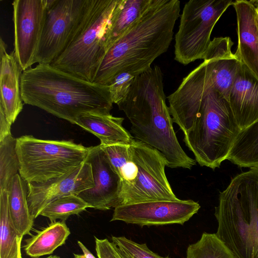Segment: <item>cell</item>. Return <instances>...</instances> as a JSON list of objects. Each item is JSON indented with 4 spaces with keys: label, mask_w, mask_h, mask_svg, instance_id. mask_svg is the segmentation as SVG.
<instances>
[{
    "label": "cell",
    "mask_w": 258,
    "mask_h": 258,
    "mask_svg": "<svg viewBox=\"0 0 258 258\" xmlns=\"http://www.w3.org/2000/svg\"><path fill=\"white\" fill-rule=\"evenodd\" d=\"M138 175L133 186L123 196L121 205L158 200H177L165 173L167 162L157 149L137 140L131 144Z\"/></svg>",
    "instance_id": "9c48e42d"
},
{
    "label": "cell",
    "mask_w": 258,
    "mask_h": 258,
    "mask_svg": "<svg viewBox=\"0 0 258 258\" xmlns=\"http://www.w3.org/2000/svg\"><path fill=\"white\" fill-rule=\"evenodd\" d=\"M233 44L228 37H215L211 40L204 57L211 66V76L214 89L228 101L234 79L241 65L232 53Z\"/></svg>",
    "instance_id": "2e32d148"
},
{
    "label": "cell",
    "mask_w": 258,
    "mask_h": 258,
    "mask_svg": "<svg viewBox=\"0 0 258 258\" xmlns=\"http://www.w3.org/2000/svg\"><path fill=\"white\" fill-rule=\"evenodd\" d=\"M27 186L29 209L34 219L52 201L93 187L91 165L85 162L62 175L42 182L27 183Z\"/></svg>",
    "instance_id": "4fadbf2b"
},
{
    "label": "cell",
    "mask_w": 258,
    "mask_h": 258,
    "mask_svg": "<svg viewBox=\"0 0 258 258\" xmlns=\"http://www.w3.org/2000/svg\"><path fill=\"white\" fill-rule=\"evenodd\" d=\"M227 160L239 167L258 168V122L240 131Z\"/></svg>",
    "instance_id": "cb8c5ba5"
},
{
    "label": "cell",
    "mask_w": 258,
    "mask_h": 258,
    "mask_svg": "<svg viewBox=\"0 0 258 258\" xmlns=\"http://www.w3.org/2000/svg\"><path fill=\"white\" fill-rule=\"evenodd\" d=\"M19 173L27 182L59 176L86 162L89 148L72 141L43 140L32 135L17 138Z\"/></svg>",
    "instance_id": "8992f818"
},
{
    "label": "cell",
    "mask_w": 258,
    "mask_h": 258,
    "mask_svg": "<svg viewBox=\"0 0 258 258\" xmlns=\"http://www.w3.org/2000/svg\"><path fill=\"white\" fill-rule=\"evenodd\" d=\"M74 258H85L83 254H74Z\"/></svg>",
    "instance_id": "d590c367"
},
{
    "label": "cell",
    "mask_w": 258,
    "mask_h": 258,
    "mask_svg": "<svg viewBox=\"0 0 258 258\" xmlns=\"http://www.w3.org/2000/svg\"><path fill=\"white\" fill-rule=\"evenodd\" d=\"M91 206L76 195L58 198L49 203L40 215L48 218L51 222L60 220L66 221L71 215H78Z\"/></svg>",
    "instance_id": "f1b7e54d"
},
{
    "label": "cell",
    "mask_w": 258,
    "mask_h": 258,
    "mask_svg": "<svg viewBox=\"0 0 258 258\" xmlns=\"http://www.w3.org/2000/svg\"><path fill=\"white\" fill-rule=\"evenodd\" d=\"M178 116L191 127L183 141L201 166L215 170L227 160L240 130L228 102L213 88L209 62L204 61L171 94Z\"/></svg>",
    "instance_id": "6da1fadb"
},
{
    "label": "cell",
    "mask_w": 258,
    "mask_h": 258,
    "mask_svg": "<svg viewBox=\"0 0 258 258\" xmlns=\"http://www.w3.org/2000/svg\"><path fill=\"white\" fill-rule=\"evenodd\" d=\"M89 0H47L35 63L50 64L67 47L83 19Z\"/></svg>",
    "instance_id": "ba28073f"
},
{
    "label": "cell",
    "mask_w": 258,
    "mask_h": 258,
    "mask_svg": "<svg viewBox=\"0 0 258 258\" xmlns=\"http://www.w3.org/2000/svg\"><path fill=\"white\" fill-rule=\"evenodd\" d=\"M111 240L119 249L133 258H171L161 256L150 250L146 243H137L125 236H112Z\"/></svg>",
    "instance_id": "f546056e"
},
{
    "label": "cell",
    "mask_w": 258,
    "mask_h": 258,
    "mask_svg": "<svg viewBox=\"0 0 258 258\" xmlns=\"http://www.w3.org/2000/svg\"><path fill=\"white\" fill-rule=\"evenodd\" d=\"M250 230L253 257L258 258V168L240 173L230 181Z\"/></svg>",
    "instance_id": "d6986e66"
},
{
    "label": "cell",
    "mask_w": 258,
    "mask_h": 258,
    "mask_svg": "<svg viewBox=\"0 0 258 258\" xmlns=\"http://www.w3.org/2000/svg\"><path fill=\"white\" fill-rule=\"evenodd\" d=\"M123 120L122 117H115L111 114L91 112L81 114L75 124L97 137L101 146L129 145L134 139L123 126Z\"/></svg>",
    "instance_id": "ffe728a7"
},
{
    "label": "cell",
    "mask_w": 258,
    "mask_h": 258,
    "mask_svg": "<svg viewBox=\"0 0 258 258\" xmlns=\"http://www.w3.org/2000/svg\"><path fill=\"white\" fill-rule=\"evenodd\" d=\"M21 97L72 124L86 112L110 114L113 107L109 85L89 82L53 68L38 64L23 71Z\"/></svg>",
    "instance_id": "277c9868"
},
{
    "label": "cell",
    "mask_w": 258,
    "mask_h": 258,
    "mask_svg": "<svg viewBox=\"0 0 258 258\" xmlns=\"http://www.w3.org/2000/svg\"><path fill=\"white\" fill-rule=\"evenodd\" d=\"M232 5L237 18L238 45L234 53L258 80V14L250 1L237 0Z\"/></svg>",
    "instance_id": "9a60e30c"
},
{
    "label": "cell",
    "mask_w": 258,
    "mask_h": 258,
    "mask_svg": "<svg viewBox=\"0 0 258 258\" xmlns=\"http://www.w3.org/2000/svg\"><path fill=\"white\" fill-rule=\"evenodd\" d=\"M152 0H119L112 15L106 38L107 51L138 21Z\"/></svg>",
    "instance_id": "44dd1931"
},
{
    "label": "cell",
    "mask_w": 258,
    "mask_h": 258,
    "mask_svg": "<svg viewBox=\"0 0 258 258\" xmlns=\"http://www.w3.org/2000/svg\"><path fill=\"white\" fill-rule=\"evenodd\" d=\"M11 125L8 120L3 110L0 109V141L12 134L11 132Z\"/></svg>",
    "instance_id": "d6a6232c"
},
{
    "label": "cell",
    "mask_w": 258,
    "mask_h": 258,
    "mask_svg": "<svg viewBox=\"0 0 258 258\" xmlns=\"http://www.w3.org/2000/svg\"><path fill=\"white\" fill-rule=\"evenodd\" d=\"M16 142L12 134L0 141V191L8 190L12 178L19 171Z\"/></svg>",
    "instance_id": "4316f807"
},
{
    "label": "cell",
    "mask_w": 258,
    "mask_h": 258,
    "mask_svg": "<svg viewBox=\"0 0 258 258\" xmlns=\"http://www.w3.org/2000/svg\"><path fill=\"white\" fill-rule=\"evenodd\" d=\"M166 98L162 71L155 66L135 77L126 97L117 106L130 120L135 138L160 152L168 167L190 169L196 161L177 140Z\"/></svg>",
    "instance_id": "3957f363"
},
{
    "label": "cell",
    "mask_w": 258,
    "mask_h": 258,
    "mask_svg": "<svg viewBox=\"0 0 258 258\" xmlns=\"http://www.w3.org/2000/svg\"><path fill=\"white\" fill-rule=\"evenodd\" d=\"M22 238L11 218L8 190L0 191V258H22Z\"/></svg>",
    "instance_id": "d4e9b609"
},
{
    "label": "cell",
    "mask_w": 258,
    "mask_h": 258,
    "mask_svg": "<svg viewBox=\"0 0 258 258\" xmlns=\"http://www.w3.org/2000/svg\"><path fill=\"white\" fill-rule=\"evenodd\" d=\"M232 0H190L185 3L175 36L174 59L186 65L204 59L213 29Z\"/></svg>",
    "instance_id": "52a82bcc"
},
{
    "label": "cell",
    "mask_w": 258,
    "mask_h": 258,
    "mask_svg": "<svg viewBox=\"0 0 258 258\" xmlns=\"http://www.w3.org/2000/svg\"><path fill=\"white\" fill-rule=\"evenodd\" d=\"M136 76L127 72L116 75L108 84L111 99L117 105L126 97Z\"/></svg>",
    "instance_id": "4dcf8cb0"
},
{
    "label": "cell",
    "mask_w": 258,
    "mask_h": 258,
    "mask_svg": "<svg viewBox=\"0 0 258 258\" xmlns=\"http://www.w3.org/2000/svg\"><path fill=\"white\" fill-rule=\"evenodd\" d=\"M214 215L218 222L216 234L229 249L235 258H254L253 241L235 190L230 182L220 192Z\"/></svg>",
    "instance_id": "7c38bea8"
},
{
    "label": "cell",
    "mask_w": 258,
    "mask_h": 258,
    "mask_svg": "<svg viewBox=\"0 0 258 258\" xmlns=\"http://www.w3.org/2000/svg\"><path fill=\"white\" fill-rule=\"evenodd\" d=\"M119 1L89 0L86 12L75 36L50 65L93 83L107 52V35Z\"/></svg>",
    "instance_id": "5b68a950"
},
{
    "label": "cell",
    "mask_w": 258,
    "mask_h": 258,
    "mask_svg": "<svg viewBox=\"0 0 258 258\" xmlns=\"http://www.w3.org/2000/svg\"><path fill=\"white\" fill-rule=\"evenodd\" d=\"M251 2L254 4V5H258V0H256V1H251Z\"/></svg>",
    "instance_id": "74e56055"
},
{
    "label": "cell",
    "mask_w": 258,
    "mask_h": 258,
    "mask_svg": "<svg viewBox=\"0 0 258 258\" xmlns=\"http://www.w3.org/2000/svg\"><path fill=\"white\" fill-rule=\"evenodd\" d=\"M101 148L121 179V202L123 196L133 186L138 175V168L133 159L131 144L102 146Z\"/></svg>",
    "instance_id": "484cf974"
},
{
    "label": "cell",
    "mask_w": 258,
    "mask_h": 258,
    "mask_svg": "<svg viewBox=\"0 0 258 258\" xmlns=\"http://www.w3.org/2000/svg\"><path fill=\"white\" fill-rule=\"evenodd\" d=\"M71 232L65 221H54L27 240L24 249L30 257L38 258L52 253L65 243Z\"/></svg>",
    "instance_id": "603a6c76"
},
{
    "label": "cell",
    "mask_w": 258,
    "mask_h": 258,
    "mask_svg": "<svg viewBox=\"0 0 258 258\" xmlns=\"http://www.w3.org/2000/svg\"><path fill=\"white\" fill-rule=\"evenodd\" d=\"M180 11L179 0H152L135 25L107 50L93 83L108 85L121 72L136 77L150 69L168 50Z\"/></svg>",
    "instance_id": "7a4b0ae2"
},
{
    "label": "cell",
    "mask_w": 258,
    "mask_h": 258,
    "mask_svg": "<svg viewBox=\"0 0 258 258\" xmlns=\"http://www.w3.org/2000/svg\"><path fill=\"white\" fill-rule=\"evenodd\" d=\"M186 258H235L216 233L204 232L196 242L189 244Z\"/></svg>",
    "instance_id": "83f0119b"
},
{
    "label": "cell",
    "mask_w": 258,
    "mask_h": 258,
    "mask_svg": "<svg viewBox=\"0 0 258 258\" xmlns=\"http://www.w3.org/2000/svg\"><path fill=\"white\" fill-rule=\"evenodd\" d=\"M89 148L86 162L91 165L94 186L78 196L96 210L115 208L120 206L121 202L120 176L100 145Z\"/></svg>",
    "instance_id": "5bb4252c"
},
{
    "label": "cell",
    "mask_w": 258,
    "mask_h": 258,
    "mask_svg": "<svg viewBox=\"0 0 258 258\" xmlns=\"http://www.w3.org/2000/svg\"><path fill=\"white\" fill-rule=\"evenodd\" d=\"M95 249L98 258H122L118 247L107 239L95 237Z\"/></svg>",
    "instance_id": "1f68e13d"
},
{
    "label": "cell",
    "mask_w": 258,
    "mask_h": 258,
    "mask_svg": "<svg viewBox=\"0 0 258 258\" xmlns=\"http://www.w3.org/2000/svg\"><path fill=\"white\" fill-rule=\"evenodd\" d=\"M47 0H15L13 7L14 53L23 72L35 63Z\"/></svg>",
    "instance_id": "8fae6325"
},
{
    "label": "cell",
    "mask_w": 258,
    "mask_h": 258,
    "mask_svg": "<svg viewBox=\"0 0 258 258\" xmlns=\"http://www.w3.org/2000/svg\"><path fill=\"white\" fill-rule=\"evenodd\" d=\"M45 258H60V257L58 256L54 255H50V256H49L48 257H46Z\"/></svg>",
    "instance_id": "8d00e7d4"
},
{
    "label": "cell",
    "mask_w": 258,
    "mask_h": 258,
    "mask_svg": "<svg viewBox=\"0 0 258 258\" xmlns=\"http://www.w3.org/2000/svg\"><path fill=\"white\" fill-rule=\"evenodd\" d=\"M78 244L81 249L85 258H96L82 242L78 241Z\"/></svg>",
    "instance_id": "836d02e7"
},
{
    "label": "cell",
    "mask_w": 258,
    "mask_h": 258,
    "mask_svg": "<svg viewBox=\"0 0 258 258\" xmlns=\"http://www.w3.org/2000/svg\"><path fill=\"white\" fill-rule=\"evenodd\" d=\"M118 249H119V252H120V255H121L122 258H133L127 253L122 250L121 249H119V248H118Z\"/></svg>",
    "instance_id": "e575fe53"
},
{
    "label": "cell",
    "mask_w": 258,
    "mask_h": 258,
    "mask_svg": "<svg viewBox=\"0 0 258 258\" xmlns=\"http://www.w3.org/2000/svg\"><path fill=\"white\" fill-rule=\"evenodd\" d=\"M7 45L0 39V109L12 124L23 109L21 92L22 69L14 51H7Z\"/></svg>",
    "instance_id": "ac0fdd59"
},
{
    "label": "cell",
    "mask_w": 258,
    "mask_h": 258,
    "mask_svg": "<svg viewBox=\"0 0 258 258\" xmlns=\"http://www.w3.org/2000/svg\"><path fill=\"white\" fill-rule=\"evenodd\" d=\"M8 192L11 220L17 232L23 237L30 233L34 219L30 213L27 202V183L19 173L12 178Z\"/></svg>",
    "instance_id": "7402d4cb"
},
{
    "label": "cell",
    "mask_w": 258,
    "mask_h": 258,
    "mask_svg": "<svg viewBox=\"0 0 258 258\" xmlns=\"http://www.w3.org/2000/svg\"><path fill=\"white\" fill-rule=\"evenodd\" d=\"M252 3V2H251ZM255 6V7H256V9H257V14H258V5H254Z\"/></svg>",
    "instance_id": "f35d334b"
},
{
    "label": "cell",
    "mask_w": 258,
    "mask_h": 258,
    "mask_svg": "<svg viewBox=\"0 0 258 258\" xmlns=\"http://www.w3.org/2000/svg\"><path fill=\"white\" fill-rule=\"evenodd\" d=\"M228 102L240 131L258 122V80L242 63Z\"/></svg>",
    "instance_id": "e0dca14e"
},
{
    "label": "cell",
    "mask_w": 258,
    "mask_h": 258,
    "mask_svg": "<svg viewBox=\"0 0 258 258\" xmlns=\"http://www.w3.org/2000/svg\"><path fill=\"white\" fill-rule=\"evenodd\" d=\"M193 200H158L119 206L110 221H120L140 226L183 225L200 210Z\"/></svg>",
    "instance_id": "30bf717a"
}]
</instances>
